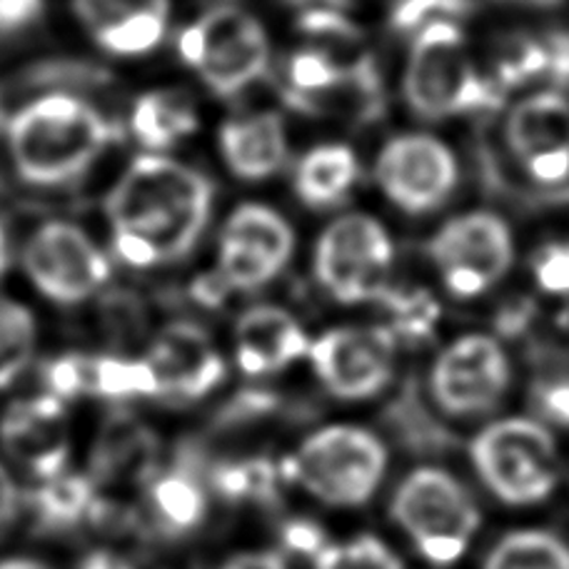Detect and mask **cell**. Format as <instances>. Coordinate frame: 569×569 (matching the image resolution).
<instances>
[{
    "mask_svg": "<svg viewBox=\"0 0 569 569\" xmlns=\"http://www.w3.org/2000/svg\"><path fill=\"white\" fill-rule=\"evenodd\" d=\"M310 342L300 320L280 305H252L236 322V362L248 378H270L308 360Z\"/></svg>",
    "mask_w": 569,
    "mask_h": 569,
    "instance_id": "d6986e66",
    "label": "cell"
},
{
    "mask_svg": "<svg viewBox=\"0 0 569 569\" xmlns=\"http://www.w3.org/2000/svg\"><path fill=\"white\" fill-rule=\"evenodd\" d=\"M0 569H53L43 560H36V557H6L0 560Z\"/></svg>",
    "mask_w": 569,
    "mask_h": 569,
    "instance_id": "ee69618b",
    "label": "cell"
},
{
    "mask_svg": "<svg viewBox=\"0 0 569 569\" xmlns=\"http://www.w3.org/2000/svg\"><path fill=\"white\" fill-rule=\"evenodd\" d=\"M160 382V398L196 402L216 392L228 378V365L210 335L196 322L176 320L162 328L146 358Z\"/></svg>",
    "mask_w": 569,
    "mask_h": 569,
    "instance_id": "e0dca14e",
    "label": "cell"
},
{
    "mask_svg": "<svg viewBox=\"0 0 569 569\" xmlns=\"http://www.w3.org/2000/svg\"><path fill=\"white\" fill-rule=\"evenodd\" d=\"M80 23L110 56L140 58L168 33L170 0H73Z\"/></svg>",
    "mask_w": 569,
    "mask_h": 569,
    "instance_id": "ac0fdd59",
    "label": "cell"
},
{
    "mask_svg": "<svg viewBox=\"0 0 569 569\" xmlns=\"http://www.w3.org/2000/svg\"><path fill=\"white\" fill-rule=\"evenodd\" d=\"M390 517L425 562L452 567L480 532L482 512L460 477L437 465H420L395 487Z\"/></svg>",
    "mask_w": 569,
    "mask_h": 569,
    "instance_id": "5b68a950",
    "label": "cell"
},
{
    "mask_svg": "<svg viewBox=\"0 0 569 569\" xmlns=\"http://www.w3.org/2000/svg\"><path fill=\"white\" fill-rule=\"evenodd\" d=\"M525 3H537V6H552V3H560V0H525Z\"/></svg>",
    "mask_w": 569,
    "mask_h": 569,
    "instance_id": "bcb514c9",
    "label": "cell"
},
{
    "mask_svg": "<svg viewBox=\"0 0 569 569\" xmlns=\"http://www.w3.org/2000/svg\"><path fill=\"white\" fill-rule=\"evenodd\" d=\"M510 352L495 335L467 332L447 342L427 375L435 408L452 420L485 418L507 400L512 388Z\"/></svg>",
    "mask_w": 569,
    "mask_h": 569,
    "instance_id": "ba28073f",
    "label": "cell"
},
{
    "mask_svg": "<svg viewBox=\"0 0 569 569\" xmlns=\"http://www.w3.org/2000/svg\"><path fill=\"white\" fill-rule=\"evenodd\" d=\"M282 540H284V545H288L290 552L308 555V557H315L325 545H328L325 542L320 527L310 520H292L284 525Z\"/></svg>",
    "mask_w": 569,
    "mask_h": 569,
    "instance_id": "74e56055",
    "label": "cell"
},
{
    "mask_svg": "<svg viewBox=\"0 0 569 569\" xmlns=\"http://www.w3.org/2000/svg\"><path fill=\"white\" fill-rule=\"evenodd\" d=\"M120 569H138V567H133V565H128V562H123V567H120Z\"/></svg>",
    "mask_w": 569,
    "mask_h": 569,
    "instance_id": "7dc6e473",
    "label": "cell"
},
{
    "mask_svg": "<svg viewBox=\"0 0 569 569\" xmlns=\"http://www.w3.org/2000/svg\"><path fill=\"white\" fill-rule=\"evenodd\" d=\"M378 302L388 312V322L382 325L400 345L425 342L437 330L440 305H437L432 292L422 288H395V284H390Z\"/></svg>",
    "mask_w": 569,
    "mask_h": 569,
    "instance_id": "f1b7e54d",
    "label": "cell"
},
{
    "mask_svg": "<svg viewBox=\"0 0 569 569\" xmlns=\"http://www.w3.org/2000/svg\"><path fill=\"white\" fill-rule=\"evenodd\" d=\"M477 480L507 507L547 502L560 482V447L537 418H500L485 425L470 445Z\"/></svg>",
    "mask_w": 569,
    "mask_h": 569,
    "instance_id": "8992f818",
    "label": "cell"
},
{
    "mask_svg": "<svg viewBox=\"0 0 569 569\" xmlns=\"http://www.w3.org/2000/svg\"><path fill=\"white\" fill-rule=\"evenodd\" d=\"M212 198V182L186 162L136 158L106 200L118 260L138 270L182 260L208 228Z\"/></svg>",
    "mask_w": 569,
    "mask_h": 569,
    "instance_id": "6da1fadb",
    "label": "cell"
},
{
    "mask_svg": "<svg viewBox=\"0 0 569 569\" xmlns=\"http://www.w3.org/2000/svg\"><path fill=\"white\" fill-rule=\"evenodd\" d=\"M482 569H569V542L540 527L512 530L490 547Z\"/></svg>",
    "mask_w": 569,
    "mask_h": 569,
    "instance_id": "484cf974",
    "label": "cell"
},
{
    "mask_svg": "<svg viewBox=\"0 0 569 569\" xmlns=\"http://www.w3.org/2000/svg\"><path fill=\"white\" fill-rule=\"evenodd\" d=\"M36 315L23 302L0 295V390H8L33 360Z\"/></svg>",
    "mask_w": 569,
    "mask_h": 569,
    "instance_id": "f546056e",
    "label": "cell"
},
{
    "mask_svg": "<svg viewBox=\"0 0 569 569\" xmlns=\"http://www.w3.org/2000/svg\"><path fill=\"white\" fill-rule=\"evenodd\" d=\"M360 176L358 158L342 142H325L308 150L295 170V192L312 210L340 206Z\"/></svg>",
    "mask_w": 569,
    "mask_h": 569,
    "instance_id": "7402d4cb",
    "label": "cell"
},
{
    "mask_svg": "<svg viewBox=\"0 0 569 569\" xmlns=\"http://www.w3.org/2000/svg\"><path fill=\"white\" fill-rule=\"evenodd\" d=\"M505 140L532 180L562 186L569 180V98L545 90L520 100L507 116Z\"/></svg>",
    "mask_w": 569,
    "mask_h": 569,
    "instance_id": "9a60e30c",
    "label": "cell"
},
{
    "mask_svg": "<svg viewBox=\"0 0 569 569\" xmlns=\"http://www.w3.org/2000/svg\"><path fill=\"white\" fill-rule=\"evenodd\" d=\"M148 497L152 517L168 532H192L208 517V492L190 470L156 475L150 480Z\"/></svg>",
    "mask_w": 569,
    "mask_h": 569,
    "instance_id": "d4e9b609",
    "label": "cell"
},
{
    "mask_svg": "<svg viewBox=\"0 0 569 569\" xmlns=\"http://www.w3.org/2000/svg\"><path fill=\"white\" fill-rule=\"evenodd\" d=\"M120 567H123V560H118V557L110 552H90L86 555V560L78 565V569H120Z\"/></svg>",
    "mask_w": 569,
    "mask_h": 569,
    "instance_id": "7bdbcfd3",
    "label": "cell"
},
{
    "mask_svg": "<svg viewBox=\"0 0 569 569\" xmlns=\"http://www.w3.org/2000/svg\"><path fill=\"white\" fill-rule=\"evenodd\" d=\"M475 0H395L390 8V28L400 36H418L432 23H460L472 16Z\"/></svg>",
    "mask_w": 569,
    "mask_h": 569,
    "instance_id": "d6a6232c",
    "label": "cell"
},
{
    "mask_svg": "<svg viewBox=\"0 0 569 569\" xmlns=\"http://www.w3.org/2000/svg\"><path fill=\"white\" fill-rule=\"evenodd\" d=\"M395 246L378 220L362 212L342 216L315 248V278L332 300L342 305L378 302L392 280Z\"/></svg>",
    "mask_w": 569,
    "mask_h": 569,
    "instance_id": "9c48e42d",
    "label": "cell"
},
{
    "mask_svg": "<svg viewBox=\"0 0 569 569\" xmlns=\"http://www.w3.org/2000/svg\"><path fill=\"white\" fill-rule=\"evenodd\" d=\"M113 138L116 128L98 108L68 93H50L20 108L6 133L18 178L36 188L78 180Z\"/></svg>",
    "mask_w": 569,
    "mask_h": 569,
    "instance_id": "7a4b0ae2",
    "label": "cell"
},
{
    "mask_svg": "<svg viewBox=\"0 0 569 569\" xmlns=\"http://www.w3.org/2000/svg\"><path fill=\"white\" fill-rule=\"evenodd\" d=\"M88 398H103L110 402L160 398V382L148 360L100 355V358H90Z\"/></svg>",
    "mask_w": 569,
    "mask_h": 569,
    "instance_id": "4316f807",
    "label": "cell"
},
{
    "mask_svg": "<svg viewBox=\"0 0 569 569\" xmlns=\"http://www.w3.org/2000/svg\"><path fill=\"white\" fill-rule=\"evenodd\" d=\"M427 258L452 298H480L512 268V230L495 212H465L435 232Z\"/></svg>",
    "mask_w": 569,
    "mask_h": 569,
    "instance_id": "8fae6325",
    "label": "cell"
},
{
    "mask_svg": "<svg viewBox=\"0 0 569 569\" xmlns=\"http://www.w3.org/2000/svg\"><path fill=\"white\" fill-rule=\"evenodd\" d=\"M23 272L50 302L73 308L88 302L110 280V260L83 228L50 220L28 238Z\"/></svg>",
    "mask_w": 569,
    "mask_h": 569,
    "instance_id": "7c38bea8",
    "label": "cell"
},
{
    "mask_svg": "<svg viewBox=\"0 0 569 569\" xmlns=\"http://www.w3.org/2000/svg\"><path fill=\"white\" fill-rule=\"evenodd\" d=\"M295 230L278 210L246 202L230 212L218 240V272L232 292H258L288 268Z\"/></svg>",
    "mask_w": 569,
    "mask_h": 569,
    "instance_id": "4fadbf2b",
    "label": "cell"
},
{
    "mask_svg": "<svg viewBox=\"0 0 569 569\" xmlns=\"http://www.w3.org/2000/svg\"><path fill=\"white\" fill-rule=\"evenodd\" d=\"M178 53L212 93L236 98L268 73L270 40L258 18L218 6L182 30Z\"/></svg>",
    "mask_w": 569,
    "mask_h": 569,
    "instance_id": "52a82bcc",
    "label": "cell"
},
{
    "mask_svg": "<svg viewBox=\"0 0 569 569\" xmlns=\"http://www.w3.org/2000/svg\"><path fill=\"white\" fill-rule=\"evenodd\" d=\"M547 70H550L547 40L515 33L497 46L490 80L507 93V90L532 83L537 78H547Z\"/></svg>",
    "mask_w": 569,
    "mask_h": 569,
    "instance_id": "4dcf8cb0",
    "label": "cell"
},
{
    "mask_svg": "<svg viewBox=\"0 0 569 569\" xmlns=\"http://www.w3.org/2000/svg\"><path fill=\"white\" fill-rule=\"evenodd\" d=\"M390 452L378 432L338 422L310 432L282 460L280 475L332 510L368 505L388 477Z\"/></svg>",
    "mask_w": 569,
    "mask_h": 569,
    "instance_id": "3957f363",
    "label": "cell"
},
{
    "mask_svg": "<svg viewBox=\"0 0 569 569\" xmlns=\"http://www.w3.org/2000/svg\"><path fill=\"white\" fill-rule=\"evenodd\" d=\"M220 152L232 176L240 180L260 182L272 178L288 160V133L282 118L272 110L230 118L220 128Z\"/></svg>",
    "mask_w": 569,
    "mask_h": 569,
    "instance_id": "ffe728a7",
    "label": "cell"
},
{
    "mask_svg": "<svg viewBox=\"0 0 569 569\" xmlns=\"http://www.w3.org/2000/svg\"><path fill=\"white\" fill-rule=\"evenodd\" d=\"M218 569H290V565L276 550H252L228 557Z\"/></svg>",
    "mask_w": 569,
    "mask_h": 569,
    "instance_id": "60d3db41",
    "label": "cell"
},
{
    "mask_svg": "<svg viewBox=\"0 0 569 569\" xmlns=\"http://www.w3.org/2000/svg\"><path fill=\"white\" fill-rule=\"evenodd\" d=\"M375 176L392 206L408 216H425L450 200L460 170L442 140L415 133L392 138L382 148Z\"/></svg>",
    "mask_w": 569,
    "mask_h": 569,
    "instance_id": "5bb4252c",
    "label": "cell"
},
{
    "mask_svg": "<svg viewBox=\"0 0 569 569\" xmlns=\"http://www.w3.org/2000/svg\"><path fill=\"white\" fill-rule=\"evenodd\" d=\"M402 93L415 113L427 120L492 113L505 98L477 70L460 26L450 20L427 26L415 36Z\"/></svg>",
    "mask_w": 569,
    "mask_h": 569,
    "instance_id": "277c9868",
    "label": "cell"
},
{
    "mask_svg": "<svg viewBox=\"0 0 569 569\" xmlns=\"http://www.w3.org/2000/svg\"><path fill=\"white\" fill-rule=\"evenodd\" d=\"M18 505H20L18 485L13 477H10L6 467L0 465V532H3L6 527L16 520Z\"/></svg>",
    "mask_w": 569,
    "mask_h": 569,
    "instance_id": "b9f144b4",
    "label": "cell"
},
{
    "mask_svg": "<svg viewBox=\"0 0 569 569\" xmlns=\"http://www.w3.org/2000/svg\"><path fill=\"white\" fill-rule=\"evenodd\" d=\"M158 460L156 432L133 418H116L100 432L90 460V477L98 482L130 485L152 480Z\"/></svg>",
    "mask_w": 569,
    "mask_h": 569,
    "instance_id": "44dd1931",
    "label": "cell"
},
{
    "mask_svg": "<svg viewBox=\"0 0 569 569\" xmlns=\"http://www.w3.org/2000/svg\"><path fill=\"white\" fill-rule=\"evenodd\" d=\"M30 507H33L38 525L50 532L73 530L78 525L93 522L96 517L106 515V505L98 497L93 477L68 470L40 480Z\"/></svg>",
    "mask_w": 569,
    "mask_h": 569,
    "instance_id": "603a6c76",
    "label": "cell"
},
{
    "mask_svg": "<svg viewBox=\"0 0 569 569\" xmlns=\"http://www.w3.org/2000/svg\"><path fill=\"white\" fill-rule=\"evenodd\" d=\"M537 402H540V410L547 420L569 427V378L545 382L537 390Z\"/></svg>",
    "mask_w": 569,
    "mask_h": 569,
    "instance_id": "8d00e7d4",
    "label": "cell"
},
{
    "mask_svg": "<svg viewBox=\"0 0 569 569\" xmlns=\"http://www.w3.org/2000/svg\"><path fill=\"white\" fill-rule=\"evenodd\" d=\"M300 33L315 40H328V43H355L360 40V28L345 18L338 10L330 8H310L298 18Z\"/></svg>",
    "mask_w": 569,
    "mask_h": 569,
    "instance_id": "d590c367",
    "label": "cell"
},
{
    "mask_svg": "<svg viewBox=\"0 0 569 569\" xmlns=\"http://www.w3.org/2000/svg\"><path fill=\"white\" fill-rule=\"evenodd\" d=\"M0 447L38 480L66 472L73 447L66 402L48 392L10 402L0 415Z\"/></svg>",
    "mask_w": 569,
    "mask_h": 569,
    "instance_id": "2e32d148",
    "label": "cell"
},
{
    "mask_svg": "<svg viewBox=\"0 0 569 569\" xmlns=\"http://www.w3.org/2000/svg\"><path fill=\"white\" fill-rule=\"evenodd\" d=\"M88 372L90 358L80 352H66L50 360L43 370L46 392L53 395L60 402H70L88 395Z\"/></svg>",
    "mask_w": 569,
    "mask_h": 569,
    "instance_id": "836d02e7",
    "label": "cell"
},
{
    "mask_svg": "<svg viewBox=\"0 0 569 569\" xmlns=\"http://www.w3.org/2000/svg\"><path fill=\"white\" fill-rule=\"evenodd\" d=\"M537 288L557 298H569V240L547 242L532 258Z\"/></svg>",
    "mask_w": 569,
    "mask_h": 569,
    "instance_id": "e575fe53",
    "label": "cell"
},
{
    "mask_svg": "<svg viewBox=\"0 0 569 569\" xmlns=\"http://www.w3.org/2000/svg\"><path fill=\"white\" fill-rule=\"evenodd\" d=\"M43 10V0H0V30L10 33V30L26 28L33 23Z\"/></svg>",
    "mask_w": 569,
    "mask_h": 569,
    "instance_id": "f35d334b",
    "label": "cell"
},
{
    "mask_svg": "<svg viewBox=\"0 0 569 569\" xmlns=\"http://www.w3.org/2000/svg\"><path fill=\"white\" fill-rule=\"evenodd\" d=\"M130 130L142 148L166 152L198 130V113L182 90H150L136 100Z\"/></svg>",
    "mask_w": 569,
    "mask_h": 569,
    "instance_id": "cb8c5ba5",
    "label": "cell"
},
{
    "mask_svg": "<svg viewBox=\"0 0 569 569\" xmlns=\"http://www.w3.org/2000/svg\"><path fill=\"white\" fill-rule=\"evenodd\" d=\"M312 560L315 569H405L400 555L382 537L368 532L328 542Z\"/></svg>",
    "mask_w": 569,
    "mask_h": 569,
    "instance_id": "1f68e13d",
    "label": "cell"
},
{
    "mask_svg": "<svg viewBox=\"0 0 569 569\" xmlns=\"http://www.w3.org/2000/svg\"><path fill=\"white\" fill-rule=\"evenodd\" d=\"M400 342L385 325H340L310 342L308 362L322 390L342 402H368L395 382Z\"/></svg>",
    "mask_w": 569,
    "mask_h": 569,
    "instance_id": "30bf717a",
    "label": "cell"
},
{
    "mask_svg": "<svg viewBox=\"0 0 569 569\" xmlns=\"http://www.w3.org/2000/svg\"><path fill=\"white\" fill-rule=\"evenodd\" d=\"M232 290L228 288V282L220 278L218 270H210V272H202V276H198L196 280H192L190 284V295L192 300L200 302L202 308H220L222 302L228 300V295Z\"/></svg>",
    "mask_w": 569,
    "mask_h": 569,
    "instance_id": "ab89813d",
    "label": "cell"
},
{
    "mask_svg": "<svg viewBox=\"0 0 569 569\" xmlns=\"http://www.w3.org/2000/svg\"><path fill=\"white\" fill-rule=\"evenodd\" d=\"M280 470L268 457L226 460L210 470V490L226 502H262L272 500L278 490Z\"/></svg>",
    "mask_w": 569,
    "mask_h": 569,
    "instance_id": "83f0119b",
    "label": "cell"
},
{
    "mask_svg": "<svg viewBox=\"0 0 569 569\" xmlns=\"http://www.w3.org/2000/svg\"><path fill=\"white\" fill-rule=\"evenodd\" d=\"M10 266V242L6 236V228L0 226V278L6 276V270Z\"/></svg>",
    "mask_w": 569,
    "mask_h": 569,
    "instance_id": "f6af8a7d",
    "label": "cell"
}]
</instances>
